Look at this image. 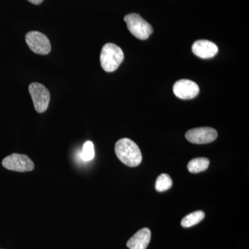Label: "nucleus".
I'll return each mask as SVG.
<instances>
[{"instance_id": "nucleus-1", "label": "nucleus", "mask_w": 249, "mask_h": 249, "mask_svg": "<svg viewBox=\"0 0 249 249\" xmlns=\"http://www.w3.org/2000/svg\"><path fill=\"white\" fill-rule=\"evenodd\" d=\"M115 152L119 160L129 167L138 166L142 161V155L138 145L127 138H123L116 142Z\"/></svg>"}, {"instance_id": "nucleus-2", "label": "nucleus", "mask_w": 249, "mask_h": 249, "mask_svg": "<svg viewBox=\"0 0 249 249\" xmlns=\"http://www.w3.org/2000/svg\"><path fill=\"white\" fill-rule=\"evenodd\" d=\"M124 53L122 49L115 44H106L101 52V67L105 71L113 72L116 71L124 61Z\"/></svg>"}, {"instance_id": "nucleus-3", "label": "nucleus", "mask_w": 249, "mask_h": 249, "mask_svg": "<svg viewBox=\"0 0 249 249\" xmlns=\"http://www.w3.org/2000/svg\"><path fill=\"white\" fill-rule=\"evenodd\" d=\"M129 32L139 40H147L153 33L152 27L139 14H130L124 16Z\"/></svg>"}, {"instance_id": "nucleus-4", "label": "nucleus", "mask_w": 249, "mask_h": 249, "mask_svg": "<svg viewBox=\"0 0 249 249\" xmlns=\"http://www.w3.org/2000/svg\"><path fill=\"white\" fill-rule=\"evenodd\" d=\"M29 91L36 110L38 113L45 112L50 101L49 90L40 83H32L29 86Z\"/></svg>"}, {"instance_id": "nucleus-5", "label": "nucleus", "mask_w": 249, "mask_h": 249, "mask_svg": "<svg viewBox=\"0 0 249 249\" xmlns=\"http://www.w3.org/2000/svg\"><path fill=\"white\" fill-rule=\"evenodd\" d=\"M2 165L6 169L19 173L31 171L35 167L34 162L28 156L17 153L12 154L4 158Z\"/></svg>"}, {"instance_id": "nucleus-6", "label": "nucleus", "mask_w": 249, "mask_h": 249, "mask_svg": "<svg viewBox=\"0 0 249 249\" xmlns=\"http://www.w3.org/2000/svg\"><path fill=\"white\" fill-rule=\"evenodd\" d=\"M25 40L29 48L35 53L47 55L51 52L50 41L45 34L39 31H29Z\"/></svg>"}, {"instance_id": "nucleus-7", "label": "nucleus", "mask_w": 249, "mask_h": 249, "mask_svg": "<svg viewBox=\"0 0 249 249\" xmlns=\"http://www.w3.org/2000/svg\"><path fill=\"white\" fill-rule=\"evenodd\" d=\"M217 137V132L212 127H196L191 129L186 133L188 142L195 144H207L213 142Z\"/></svg>"}, {"instance_id": "nucleus-8", "label": "nucleus", "mask_w": 249, "mask_h": 249, "mask_svg": "<svg viewBox=\"0 0 249 249\" xmlns=\"http://www.w3.org/2000/svg\"><path fill=\"white\" fill-rule=\"evenodd\" d=\"M173 91L177 97L183 100L196 98L199 92L198 85L192 80L182 79L178 80L173 87Z\"/></svg>"}, {"instance_id": "nucleus-9", "label": "nucleus", "mask_w": 249, "mask_h": 249, "mask_svg": "<svg viewBox=\"0 0 249 249\" xmlns=\"http://www.w3.org/2000/svg\"><path fill=\"white\" fill-rule=\"evenodd\" d=\"M193 53L201 58L207 59L214 57L218 52V47L211 41L200 40L196 41L192 47Z\"/></svg>"}, {"instance_id": "nucleus-10", "label": "nucleus", "mask_w": 249, "mask_h": 249, "mask_svg": "<svg viewBox=\"0 0 249 249\" xmlns=\"http://www.w3.org/2000/svg\"><path fill=\"white\" fill-rule=\"evenodd\" d=\"M151 239V231L147 228L141 229L127 242L129 249H146Z\"/></svg>"}, {"instance_id": "nucleus-11", "label": "nucleus", "mask_w": 249, "mask_h": 249, "mask_svg": "<svg viewBox=\"0 0 249 249\" xmlns=\"http://www.w3.org/2000/svg\"><path fill=\"white\" fill-rule=\"evenodd\" d=\"M209 160L207 158L200 157L190 160L188 164V170L191 173H199L209 168Z\"/></svg>"}, {"instance_id": "nucleus-12", "label": "nucleus", "mask_w": 249, "mask_h": 249, "mask_svg": "<svg viewBox=\"0 0 249 249\" xmlns=\"http://www.w3.org/2000/svg\"><path fill=\"white\" fill-rule=\"evenodd\" d=\"M204 213L201 211H196L188 214L181 220V224L183 227L190 228L199 224L204 219Z\"/></svg>"}, {"instance_id": "nucleus-13", "label": "nucleus", "mask_w": 249, "mask_h": 249, "mask_svg": "<svg viewBox=\"0 0 249 249\" xmlns=\"http://www.w3.org/2000/svg\"><path fill=\"white\" fill-rule=\"evenodd\" d=\"M173 186V181L169 175L167 174H161L157 178L155 183V188L158 192L168 191Z\"/></svg>"}, {"instance_id": "nucleus-14", "label": "nucleus", "mask_w": 249, "mask_h": 249, "mask_svg": "<svg viewBox=\"0 0 249 249\" xmlns=\"http://www.w3.org/2000/svg\"><path fill=\"white\" fill-rule=\"evenodd\" d=\"M94 155V146L93 142L90 141L85 142L83 145V151L81 152V158L85 161H89L93 160Z\"/></svg>"}, {"instance_id": "nucleus-15", "label": "nucleus", "mask_w": 249, "mask_h": 249, "mask_svg": "<svg viewBox=\"0 0 249 249\" xmlns=\"http://www.w3.org/2000/svg\"><path fill=\"white\" fill-rule=\"evenodd\" d=\"M28 1H29V2H31V4L38 5L40 4L44 0H28Z\"/></svg>"}]
</instances>
